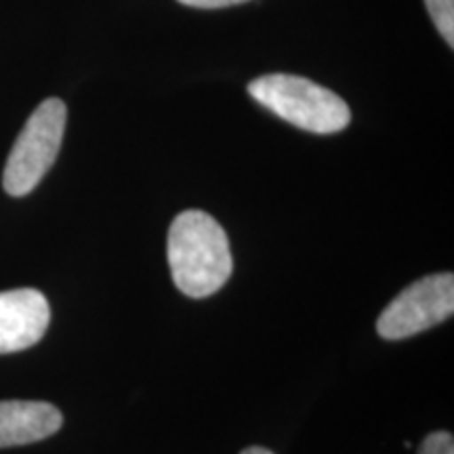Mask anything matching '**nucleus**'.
<instances>
[{
	"mask_svg": "<svg viewBox=\"0 0 454 454\" xmlns=\"http://www.w3.org/2000/svg\"><path fill=\"white\" fill-rule=\"evenodd\" d=\"M167 254L175 286L194 299L221 291L234 270L225 230L204 211H184L175 217Z\"/></svg>",
	"mask_w": 454,
	"mask_h": 454,
	"instance_id": "obj_1",
	"label": "nucleus"
},
{
	"mask_svg": "<svg viewBox=\"0 0 454 454\" xmlns=\"http://www.w3.org/2000/svg\"><path fill=\"white\" fill-rule=\"evenodd\" d=\"M248 95L278 118L316 135L348 129L349 106L331 89L294 74H268L248 84Z\"/></svg>",
	"mask_w": 454,
	"mask_h": 454,
	"instance_id": "obj_2",
	"label": "nucleus"
},
{
	"mask_svg": "<svg viewBox=\"0 0 454 454\" xmlns=\"http://www.w3.org/2000/svg\"><path fill=\"white\" fill-rule=\"evenodd\" d=\"M66 121V104L57 98L44 99L32 112L4 164L3 185L9 196L21 198L41 184L59 154Z\"/></svg>",
	"mask_w": 454,
	"mask_h": 454,
	"instance_id": "obj_3",
	"label": "nucleus"
},
{
	"mask_svg": "<svg viewBox=\"0 0 454 454\" xmlns=\"http://www.w3.org/2000/svg\"><path fill=\"white\" fill-rule=\"evenodd\" d=\"M454 311V276H425L404 288L377 320V333L402 340L442 325Z\"/></svg>",
	"mask_w": 454,
	"mask_h": 454,
	"instance_id": "obj_4",
	"label": "nucleus"
},
{
	"mask_svg": "<svg viewBox=\"0 0 454 454\" xmlns=\"http://www.w3.org/2000/svg\"><path fill=\"white\" fill-rule=\"evenodd\" d=\"M51 322L49 301L36 288L0 293V356L24 351L44 337Z\"/></svg>",
	"mask_w": 454,
	"mask_h": 454,
	"instance_id": "obj_5",
	"label": "nucleus"
},
{
	"mask_svg": "<svg viewBox=\"0 0 454 454\" xmlns=\"http://www.w3.org/2000/svg\"><path fill=\"white\" fill-rule=\"evenodd\" d=\"M64 425L59 408L49 402H0V448L26 446L47 440Z\"/></svg>",
	"mask_w": 454,
	"mask_h": 454,
	"instance_id": "obj_6",
	"label": "nucleus"
},
{
	"mask_svg": "<svg viewBox=\"0 0 454 454\" xmlns=\"http://www.w3.org/2000/svg\"><path fill=\"white\" fill-rule=\"evenodd\" d=\"M425 7L448 47H454V0H425Z\"/></svg>",
	"mask_w": 454,
	"mask_h": 454,
	"instance_id": "obj_7",
	"label": "nucleus"
},
{
	"mask_svg": "<svg viewBox=\"0 0 454 454\" xmlns=\"http://www.w3.org/2000/svg\"><path fill=\"white\" fill-rule=\"evenodd\" d=\"M419 454H454V438L448 431H434L423 440Z\"/></svg>",
	"mask_w": 454,
	"mask_h": 454,
	"instance_id": "obj_8",
	"label": "nucleus"
},
{
	"mask_svg": "<svg viewBox=\"0 0 454 454\" xmlns=\"http://www.w3.org/2000/svg\"><path fill=\"white\" fill-rule=\"evenodd\" d=\"M177 3L185 4V7H194V9H223V7H234V4L248 3V0H177Z\"/></svg>",
	"mask_w": 454,
	"mask_h": 454,
	"instance_id": "obj_9",
	"label": "nucleus"
},
{
	"mask_svg": "<svg viewBox=\"0 0 454 454\" xmlns=\"http://www.w3.org/2000/svg\"><path fill=\"white\" fill-rule=\"evenodd\" d=\"M240 454H274V452L268 450V448H261V446H251V448H247V450H242Z\"/></svg>",
	"mask_w": 454,
	"mask_h": 454,
	"instance_id": "obj_10",
	"label": "nucleus"
}]
</instances>
